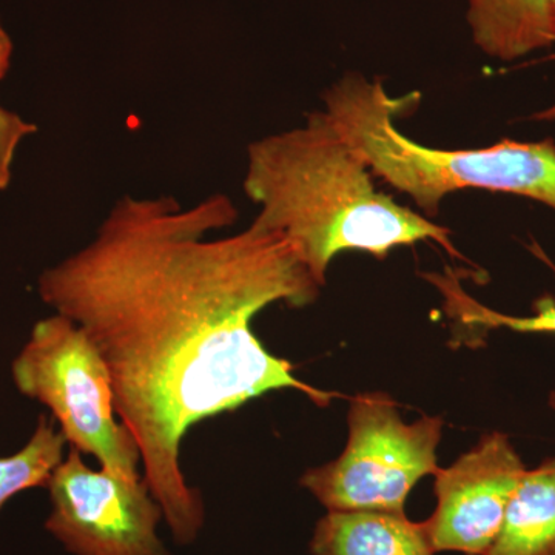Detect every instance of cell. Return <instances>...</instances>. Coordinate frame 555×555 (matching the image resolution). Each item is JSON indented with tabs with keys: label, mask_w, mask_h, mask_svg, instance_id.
<instances>
[{
	"label": "cell",
	"mask_w": 555,
	"mask_h": 555,
	"mask_svg": "<svg viewBox=\"0 0 555 555\" xmlns=\"http://www.w3.org/2000/svg\"><path fill=\"white\" fill-rule=\"evenodd\" d=\"M243 188L259 208L254 221L283 235L321 286L343 251L385 259L393 248L434 241L463 258L447 228L375 188L366 160L324 109L251 142Z\"/></svg>",
	"instance_id": "2"
},
{
	"label": "cell",
	"mask_w": 555,
	"mask_h": 555,
	"mask_svg": "<svg viewBox=\"0 0 555 555\" xmlns=\"http://www.w3.org/2000/svg\"><path fill=\"white\" fill-rule=\"evenodd\" d=\"M474 43L496 61L513 62L554 46L551 0H467Z\"/></svg>",
	"instance_id": "9"
},
{
	"label": "cell",
	"mask_w": 555,
	"mask_h": 555,
	"mask_svg": "<svg viewBox=\"0 0 555 555\" xmlns=\"http://www.w3.org/2000/svg\"><path fill=\"white\" fill-rule=\"evenodd\" d=\"M488 555H555V459L526 470Z\"/></svg>",
	"instance_id": "10"
},
{
	"label": "cell",
	"mask_w": 555,
	"mask_h": 555,
	"mask_svg": "<svg viewBox=\"0 0 555 555\" xmlns=\"http://www.w3.org/2000/svg\"><path fill=\"white\" fill-rule=\"evenodd\" d=\"M312 555H436L426 521L406 514L327 511L310 540Z\"/></svg>",
	"instance_id": "8"
},
{
	"label": "cell",
	"mask_w": 555,
	"mask_h": 555,
	"mask_svg": "<svg viewBox=\"0 0 555 555\" xmlns=\"http://www.w3.org/2000/svg\"><path fill=\"white\" fill-rule=\"evenodd\" d=\"M47 531L73 555H170L158 535L163 507L144 478L93 470L69 449L51 474Z\"/></svg>",
	"instance_id": "6"
},
{
	"label": "cell",
	"mask_w": 555,
	"mask_h": 555,
	"mask_svg": "<svg viewBox=\"0 0 555 555\" xmlns=\"http://www.w3.org/2000/svg\"><path fill=\"white\" fill-rule=\"evenodd\" d=\"M502 433L486 434L447 469H438L437 507L426 526L436 553L488 555L526 473Z\"/></svg>",
	"instance_id": "7"
},
{
	"label": "cell",
	"mask_w": 555,
	"mask_h": 555,
	"mask_svg": "<svg viewBox=\"0 0 555 555\" xmlns=\"http://www.w3.org/2000/svg\"><path fill=\"white\" fill-rule=\"evenodd\" d=\"M67 438L53 418L39 416L28 443L16 454L0 456V511L14 495L31 488H47L51 474L64 460Z\"/></svg>",
	"instance_id": "12"
},
{
	"label": "cell",
	"mask_w": 555,
	"mask_h": 555,
	"mask_svg": "<svg viewBox=\"0 0 555 555\" xmlns=\"http://www.w3.org/2000/svg\"><path fill=\"white\" fill-rule=\"evenodd\" d=\"M411 96L392 98L379 80L346 73L324 93V112L360 152L372 175L436 217L451 193L465 189L509 193L555 211V142L503 139L481 149L427 147L398 130Z\"/></svg>",
	"instance_id": "3"
},
{
	"label": "cell",
	"mask_w": 555,
	"mask_h": 555,
	"mask_svg": "<svg viewBox=\"0 0 555 555\" xmlns=\"http://www.w3.org/2000/svg\"><path fill=\"white\" fill-rule=\"evenodd\" d=\"M550 406L555 409V390H554V392H551V396H550Z\"/></svg>",
	"instance_id": "16"
},
{
	"label": "cell",
	"mask_w": 555,
	"mask_h": 555,
	"mask_svg": "<svg viewBox=\"0 0 555 555\" xmlns=\"http://www.w3.org/2000/svg\"><path fill=\"white\" fill-rule=\"evenodd\" d=\"M349 438L343 454L299 478L327 511L406 514V500L426 476H436L440 416L408 425L387 393L350 398Z\"/></svg>",
	"instance_id": "5"
},
{
	"label": "cell",
	"mask_w": 555,
	"mask_h": 555,
	"mask_svg": "<svg viewBox=\"0 0 555 555\" xmlns=\"http://www.w3.org/2000/svg\"><path fill=\"white\" fill-rule=\"evenodd\" d=\"M38 131L35 124L27 122L16 113L0 107V192L9 188L14 156L25 138Z\"/></svg>",
	"instance_id": "13"
},
{
	"label": "cell",
	"mask_w": 555,
	"mask_h": 555,
	"mask_svg": "<svg viewBox=\"0 0 555 555\" xmlns=\"http://www.w3.org/2000/svg\"><path fill=\"white\" fill-rule=\"evenodd\" d=\"M11 54H13V42H11L10 36L7 35L2 24H0V80L5 78L7 73H9Z\"/></svg>",
	"instance_id": "14"
},
{
	"label": "cell",
	"mask_w": 555,
	"mask_h": 555,
	"mask_svg": "<svg viewBox=\"0 0 555 555\" xmlns=\"http://www.w3.org/2000/svg\"><path fill=\"white\" fill-rule=\"evenodd\" d=\"M551 10H553V25H554V38H555V0H551Z\"/></svg>",
	"instance_id": "15"
},
{
	"label": "cell",
	"mask_w": 555,
	"mask_h": 555,
	"mask_svg": "<svg viewBox=\"0 0 555 555\" xmlns=\"http://www.w3.org/2000/svg\"><path fill=\"white\" fill-rule=\"evenodd\" d=\"M11 377L22 396L50 409L73 448L96 456L104 469L141 480V451L116 420L107 364L78 324L60 313L38 321Z\"/></svg>",
	"instance_id": "4"
},
{
	"label": "cell",
	"mask_w": 555,
	"mask_h": 555,
	"mask_svg": "<svg viewBox=\"0 0 555 555\" xmlns=\"http://www.w3.org/2000/svg\"><path fill=\"white\" fill-rule=\"evenodd\" d=\"M229 196L193 206L173 196L116 201L93 240L39 276V297L78 324L107 364L115 411L137 440L144 481L181 546L206 520L181 447L193 426L272 390L318 408L338 393L295 377L251 320L276 302L306 308L321 284L283 235L251 222L235 235Z\"/></svg>",
	"instance_id": "1"
},
{
	"label": "cell",
	"mask_w": 555,
	"mask_h": 555,
	"mask_svg": "<svg viewBox=\"0 0 555 555\" xmlns=\"http://www.w3.org/2000/svg\"><path fill=\"white\" fill-rule=\"evenodd\" d=\"M443 295L444 312L460 328L459 337L470 331L466 345H481V337L494 328H509L524 334L555 335V299L545 295L534 302V313L531 317H513L486 308L477 299L470 297L449 270L447 275L429 273L425 275Z\"/></svg>",
	"instance_id": "11"
}]
</instances>
